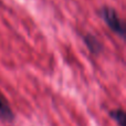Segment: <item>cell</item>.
I'll list each match as a JSON object with an SVG mask.
<instances>
[{
  "mask_svg": "<svg viewBox=\"0 0 126 126\" xmlns=\"http://www.w3.org/2000/svg\"><path fill=\"white\" fill-rule=\"evenodd\" d=\"M0 120L4 122H11L13 120V112L11 110L6 97L0 93Z\"/></svg>",
  "mask_w": 126,
  "mask_h": 126,
  "instance_id": "2",
  "label": "cell"
},
{
  "mask_svg": "<svg viewBox=\"0 0 126 126\" xmlns=\"http://www.w3.org/2000/svg\"><path fill=\"white\" fill-rule=\"evenodd\" d=\"M83 39H84L85 46L87 47V49L90 50L91 53L97 54V53L101 52V50H102V44L96 39V37H94V35H92V34H87V35H85Z\"/></svg>",
  "mask_w": 126,
  "mask_h": 126,
  "instance_id": "3",
  "label": "cell"
},
{
  "mask_svg": "<svg viewBox=\"0 0 126 126\" xmlns=\"http://www.w3.org/2000/svg\"><path fill=\"white\" fill-rule=\"evenodd\" d=\"M100 15L103 18V20L105 21V23L111 28V30L113 32H115L116 34H120L122 38H124V34H125L124 23L120 19L117 12L113 8L104 7V8L101 9Z\"/></svg>",
  "mask_w": 126,
  "mask_h": 126,
  "instance_id": "1",
  "label": "cell"
},
{
  "mask_svg": "<svg viewBox=\"0 0 126 126\" xmlns=\"http://www.w3.org/2000/svg\"><path fill=\"white\" fill-rule=\"evenodd\" d=\"M111 117L118 124V126H125V113L123 110H114L110 112Z\"/></svg>",
  "mask_w": 126,
  "mask_h": 126,
  "instance_id": "4",
  "label": "cell"
}]
</instances>
